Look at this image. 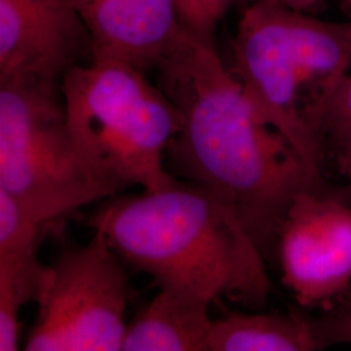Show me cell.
Instances as JSON below:
<instances>
[{"mask_svg": "<svg viewBox=\"0 0 351 351\" xmlns=\"http://www.w3.org/2000/svg\"><path fill=\"white\" fill-rule=\"evenodd\" d=\"M155 72L181 114L167 169L226 195L264 258L269 256L291 202L303 190L326 185V178L261 120L213 39L185 29Z\"/></svg>", "mask_w": 351, "mask_h": 351, "instance_id": "obj_1", "label": "cell"}, {"mask_svg": "<svg viewBox=\"0 0 351 351\" xmlns=\"http://www.w3.org/2000/svg\"><path fill=\"white\" fill-rule=\"evenodd\" d=\"M124 263L160 290L263 308L265 258L226 195L177 178L167 188L113 195L86 220Z\"/></svg>", "mask_w": 351, "mask_h": 351, "instance_id": "obj_2", "label": "cell"}, {"mask_svg": "<svg viewBox=\"0 0 351 351\" xmlns=\"http://www.w3.org/2000/svg\"><path fill=\"white\" fill-rule=\"evenodd\" d=\"M232 73L254 111L324 178L320 113L351 65V24L251 0L232 39Z\"/></svg>", "mask_w": 351, "mask_h": 351, "instance_id": "obj_3", "label": "cell"}, {"mask_svg": "<svg viewBox=\"0 0 351 351\" xmlns=\"http://www.w3.org/2000/svg\"><path fill=\"white\" fill-rule=\"evenodd\" d=\"M66 123L90 172L117 194L167 188V150L181 114L158 84L132 64L88 59L62 80Z\"/></svg>", "mask_w": 351, "mask_h": 351, "instance_id": "obj_4", "label": "cell"}, {"mask_svg": "<svg viewBox=\"0 0 351 351\" xmlns=\"http://www.w3.org/2000/svg\"><path fill=\"white\" fill-rule=\"evenodd\" d=\"M0 190L46 226L116 195L75 149L62 82L0 80Z\"/></svg>", "mask_w": 351, "mask_h": 351, "instance_id": "obj_5", "label": "cell"}, {"mask_svg": "<svg viewBox=\"0 0 351 351\" xmlns=\"http://www.w3.org/2000/svg\"><path fill=\"white\" fill-rule=\"evenodd\" d=\"M124 262L99 232L49 265L27 351L121 350L130 284Z\"/></svg>", "mask_w": 351, "mask_h": 351, "instance_id": "obj_6", "label": "cell"}, {"mask_svg": "<svg viewBox=\"0 0 351 351\" xmlns=\"http://www.w3.org/2000/svg\"><path fill=\"white\" fill-rule=\"evenodd\" d=\"M281 281L306 308L332 304L351 287V207L328 185L291 202L276 246Z\"/></svg>", "mask_w": 351, "mask_h": 351, "instance_id": "obj_7", "label": "cell"}, {"mask_svg": "<svg viewBox=\"0 0 351 351\" xmlns=\"http://www.w3.org/2000/svg\"><path fill=\"white\" fill-rule=\"evenodd\" d=\"M86 55L90 39L73 0H0V80L62 82Z\"/></svg>", "mask_w": 351, "mask_h": 351, "instance_id": "obj_8", "label": "cell"}, {"mask_svg": "<svg viewBox=\"0 0 351 351\" xmlns=\"http://www.w3.org/2000/svg\"><path fill=\"white\" fill-rule=\"evenodd\" d=\"M90 39V59L155 71L185 27L173 0H73Z\"/></svg>", "mask_w": 351, "mask_h": 351, "instance_id": "obj_9", "label": "cell"}, {"mask_svg": "<svg viewBox=\"0 0 351 351\" xmlns=\"http://www.w3.org/2000/svg\"><path fill=\"white\" fill-rule=\"evenodd\" d=\"M46 226L30 216L10 194L0 190V350L20 346V313L37 301L49 265L38 259Z\"/></svg>", "mask_w": 351, "mask_h": 351, "instance_id": "obj_10", "label": "cell"}, {"mask_svg": "<svg viewBox=\"0 0 351 351\" xmlns=\"http://www.w3.org/2000/svg\"><path fill=\"white\" fill-rule=\"evenodd\" d=\"M211 304L160 290L128 324L121 351H206Z\"/></svg>", "mask_w": 351, "mask_h": 351, "instance_id": "obj_11", "label": "cell"}, {"mask_svg": "<svg viewBox=\"0 0 351 351\" xmlns=\"http://www.w3.org/2000/svg\"><path fill=\"white\" fill-rule=\"evenodd\" d=\"M324 350L314 317L300 313H229L213 320L206 351Z\"/></svg>", "mask_w": 351, "mask_h": 351, "instance_id": "obj_12", "label": "cell"}, {"mask_svg": "<svg viewBox=\"0 0 351 351\" xmlns=\"http://www.w3.org/2000/svg\"><path fill=\"white\" fill-rule=\"evenodd\" d=\"M320 136L324 146L330 142L337 150L351 139V73L345 75L320 113Z\"/></svg>", "mask_w": 351, "mask_h": 351, "instance_id": "obj_13", "label": "cell"}, {"mask_svg": "<svg viewBox=\"0 0 351 351\" xmlns=\"http://www.w3.org/2000/svg\"><path fill=\"white\" fill-rule=\"evenodd\" d=\"M182 26L198 37L215 40V33L229 8L239 0H173Z\"/></svg>", "mask_w": 351, "mask_h": 351, "instance_id": "obj_14", "label": "cell"}, {"mask_svg": "<svg viewBox=\"0 0 351 351\" xmlns=\"http://www.w3.org/2000/svg\"><path fill=\"white\" fill-rule=\"evenodd\" d=\"M314 323L324 349L335 345L351 346V287L326 307L324 314L314 317Z\"/></svg>", "mask_w": 351, "mask_h": 351, "instance_id": "obj_15", "label": "cell"}, {"mask_svg": "<svg viewBox=\"0 0 351 351\" xmlns=\"http://www.w3.org/2000/svg\"><path fill=\"white\" fill-rule=\"evenodd\" d=\"M269 1H275V3L287 5V7L298 10V11L310 12L313 8L317 7L323 0H269Z\"/></svg>", "mask_w": 351, "mask_h": 351, "instance_id": "obj_16", "label": "cell"}, {"mask_svg": "<svg viewBox=\"0 0 351 351\" xmlns=\"http://www.w3.org/2000/svg\"><path fill=\"white\" fill-rule=\"evenodd\" d=\"M336 152L339 155V160H341V163L343 165V169L348 172V175L351 178V139L339 147Z\"/></svg>", "mask_w": 351, "mask_h": 351, "instance_id": "obj_17", "label": "cell"}, {"mask_svg": "<svg viewBox=\"0 0 351 351\" xmlns=\"http://www.w3.org/2000/svg\"><path fill=\"white\" fill-rule=\"evenodd\" d=\"M345 3H346V5H348V8H349V11H350V24H351V0H345Z\"/></svg>", "mask_w": 351, "mask_h": 351, "instance_id": "obj_18", "label": "cell"}]
</instances>
